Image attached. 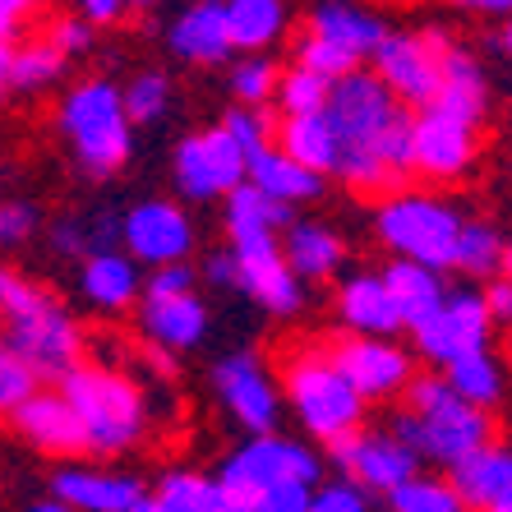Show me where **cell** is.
<instances>
[{"instance_id": "obj_1", "label": "cell", "mask_w": 512, "mask_h": 512, "mask_svg": "<svg viewBox=\"0 0 512 512\" xmlns=\"http://www.w3.org/2000/svg\"><path fill=\"white\" fill-rule=\"evenodd\" d=\"M323 120H328V148H333L328 176L346 180L351 190L388 194L416 176V162H411L416 116L374 70L356 65L337 74L323 102Z\"/></svg>"}, {"instance_id": "obj_2", "label": "cell", "mask_w": 512, "mask_h": 512, "mask_svg": "<svg viewBox=\"0 0 512 512\" xmlns=\"http://www.w3.org/2000/svg\"><path fill=\"white\" fill-rule=\"evenodd\" d=\"M0 342L37 374V383H60L84 360V333L74 314L51 291L0 268Z\"/></svg>"}, {"instance_id": "obj_3", "label": "cell", "mask_w": 512, "mask_h": 512, "mask_svg": "<svg viewBox=\"0 0 512 512\" xmlns=\"http://www.w3.org/2000/svg\"><path fill=\"white\" fill-rule=\"evenodd\" d=\"M393 434L420 457V466H453L494 434L485 406L457 397L443 374H411L402 393Z\"/></svg>"}, {"instance_id": "obj_4", "label": "cell", "mask_w": 512, "mask_h": 512, "mask_svg": "<svg viewBox=\"0 0 512 512\" xmlns=\"http://www.w3.org/2000/svg\"><path fill=\"white\" fill-rule=\"evenodd\" d=\"M60 393L70 397L79 429H84V453L97 457H116L130 453L134 443L148 434V406L143 393L130 379L111 365H74L60 379Z\"/></svg>"}, {"instance_id": "obj_5", "label": "cell", "mask_w": 512, "mask_h": 512, "mask_svg": "<svg viewBox=\"0 0 512 512\" xmlns=\"http://www.w3.org/2000/svg\"><path fill=\"white\" fill-rule=\"evenodd\" d=\"M282 397L300 416L305 434L319 443H333L365 425V397L342 374L328 346H300L282 360Z\"/></svg>"}, {"instance_id": "obj_6", "label": "cell", "mask_w": 512, "mask_h": 512, "mask_svg": "<svg viewBox=\"0 0 512 512\" xmlns=\"http://www.w3.org/2000/svg\"><path fill=\"white\" fill-rule=\"evenodd\" d=\"M60 134L70 143L79 171L93 180H107L130 157V116L120 102V88L111 79H84L60 102Z\"/></svg>"}, {"instance_id": "obj_7", "label": "cell", "mask_w": 512, "mask_h": 512, "mask_svg": "<svg viewBox=\"0 0 512 512\" xmlns=\"http://www.w3.org/2000/svg\"><path fill=\"white\" fill-rule=\"evenodd\" d=\"M213 480L222 489V512H259V499L268 489L319 485L323 457L310 443L282 439L277 429H268V434H250V443L236 448Z\"/></svg>"}, {"instance_id": "obj_8", "label": "cell", "mask_w": 512, "mask_h": 512, "mask_svg": "<svg viewBox=\"0 0 512 512\" xmlns=\"http://www.w3.org/2000/svg\"><path fill=\"white\" fill-rule=\"evenodd\" d=\"M374 231L397 259H416L425 268H453L462 217L434 194H393L379 203Z\"/></svg>"}, {"instance_id": "obj_9", "label": "cell", "mask_w": 512, "mask_h": 512, "mask_svg": "<svg viewBox=\"0 0 512 512\" xmlns=\"http://www.w3.org/2000/svg\"><path fill=\"white\" fill-rule=\"evenodd\" d=\"M231 254H236V286L259 305V310L277 314H300L305 305V282L291 273L282 245H277V231H259V236H236L231 240Z\"/></svg>"}, {"instance_id": "obj_10", "label": "cell", "mask_w": 512, "mask_h": 512, "mask_svg": "<svg viewBox=\"0 0 512 512\" xmlns=\"http://www.w3.org/2000/svg\"><path fill=\"white\" fill-rule=\"evenodd\" d=\"M489 323L494 319H489L480 291H471V286H448L439 300V310L411 328V342H416V351L429 365H448L453 356L480 351V346L489 342Z\"/></svg>"}, {"instance_id": "obj_11", "label": "cell", "mask_w": 512, "mask_h": 512, "mask_svg": "<svg viewBox=\"0 0 512 512\" xmlns=\"http://www.w3.org/2000/svg\"><path fill=\"white\" fill-rule=\"evenodd\" d=\"M328 457L337 462L342 476H351L360 489H374V499H383L388 489H397L411 471H420V457L397 439L393 429H351L342 439L328 443Z\"/></svg>"}, {"instance_id": "obj_12", "label": "cell", "mask_w": 512, "mask_h": 512, "mask_svg": "<svg viewBox=\"0 0 512 512\" xmlns=\"http://www.w3.org/2000/svg\"><path fill=\"white\" fill-rule=\"evenodd\" d=\"M245 148L231 139L222 125L217 130H203L180 139L176 148V185L185 199L194 203H213V199H227L245 180Z\"/></svg>"}, {"instance_id": "obj_13", "label": "cell", "mask_w": 512, "mask_h": 512, "mask_svg": "<svg viewBox=\"0 0 512 512\" xmlns=\"http://www.w3.org/2000/svg\"><path fill=\"white\" fill-rule=\"evenodd\" d=\"M443 33H388L374 47V74L402 97L406 107H429L443 70Z\"/></svg>"}, {"instance_id": "obj_14", "label": "cell", "mask_w": 512, "mask_h": 512, "mask_svg": "<svg viewBox=\"0 0 512 512\" xmlns=\"http://www.w3.org/2000/svg\"><path fill=\"white\" fill-rule=\"evenodd\" d=\"M217 397L227 406L236 425H245L250 434H268L277 429V416H282V393H277L273 374L254 351H231V356L217 360L213 370Z\"/></svg>"}, {"instance_id": "obj_15", "label": "cell", "mask_w": 512, "mask_h": 512, "mask_svg": "<svg viewBox=\"0 0 512 512\" xmlns=\"http://www.w3.org/2000/svg\"><path fill=\"white\" fill-rule=\"evenodd\" d=\"M120 240H125V254H134L143 268H157V263L190 259L194 222L185 217L180 203L148 199V203H134L130 213L120 217Z\"/></svg>"}, {"instance_id": "obj_16", "label": "cell", "mask_w": 512, "mask_h": 512, "mask_svg": "<svg viewBox=\"0 0 512 512\" xmlns=\"http://www.w3.org/2000/svg\"><path fill=\"white\" fill-rule=\"evenodd\" d=\"M411 162H416V176L425 180H457L476 162V120L420 107L411 125Z\"/></svg>"}, {"instance_id": "obj_17", "label": "cell", "mask_w": 512, "mask_h": 512, "mask_svg": "<svg viewBox=\"0 0 512 512\" xmlns=\"http://www.w3.org/2000/svg\"><path fill=\"white\" fill-rule=\"evenodd\" d=\"M333 360L342 365V374L356 383V393L365 402H388L406 388L411 379V356L402 346H393L388 337H370V333H351L342 342L328 346Z\"/></svg>"}, {"instance_id": "obj_18", "label": "cell", "mask_w": 512, "mask_h": 512, "mask_svg": "<svg viewBox=\"0 0 512 512\" xmlns=\"http://www.w3.org/2000/svg\"><path fill=\"white\" fill-rule=\"evenodd\" d=\"M51 494L70 512H153V489L139 476L97 466H60L51 476Z\"/></svg>"}, {"instance_id": "obj_19", "label": "cell", "mask_w": 512, "mask_h": 512, "mask_svg": "<svg viewBox=\"0 0 512 512\" xmlns=\"http://www.w3.org/2000/svg\"><path fill=\"white\" fill-rule=\"evenodd\" d=\"M143 342L162 356H185L208 337V305L199 291H176V296H143L139 305Z\"/></svg>"}, {"instance_id": "obj_20", "label": "cell", "mask_w": 512, "mask_h": 512, "mask_svg": "<svg viewBox=\"0 0 512 512\" xmlns=\"http://www.w3.org/2000/svg\"><path fill=\"white\" fill-rule=\"evenodd\" d=\"M448 480L462 494L466 508L480 512H512V448L485 439L480 448L448 466Z\"/></svg>"}, {"instance_id": "obj_21", "label": "cell", "mask_w": 512, "mask_h": 512, "mask_svg": "<svg viewBox=\"0 0 512 512\" xmlns=\"http://www.w3.org/2000/svg\"><path fill=\"white\" fill-rule=\"evenodd\" d=\"M10 420L37 453H79V448H84V429H79V416H74V406L65 393L33 388V393L10 411Z\"/></svg>"}, {"instance_id": "obj_22", "label": "cell", "mask_w": 512, "mask_h": 512, "mask_svg": "<svg viewBox=\"0 0 512 512\" xmlns=\"http://www.w3.org/2000/svg\"><path fill=\"white\" fill-rule=\"evenodd\" d=\"M79 291H84V300L93 310L125 314L143 296V263L134 254L116 250V245L93 250L84 259V273H79Z\"/></svg>"}, {"instance_id": "obj_23", "label": "cell", "mask_w": 512, "mask_h": 512, "mask_svg": "<svg viewBox=\"0 0 512 512\" xmlns=\"http://www.w3.org/2000/svg\"><path fill=\"white\" fill-rule=\"evenodd\" d=\"M245 180L282 203H314L323 194V180L328 176L305 167L300 157H291L282 143H263V148L250 153V162H245Z\"/></svg>"}, {"instance_id": "obj_24", "label": "cell", "mask_w": 512, "mask_h": 512, "mask_svg": "<svg viewBox=\"0 0 512 512\" xmlns=\"http://www.w3.org/2000/svg\"><path fill=\"white\" fill-rule=\"evenodd\" d=\"M167 47L190 65H222L231 56V33H227V14L222 0H194L190 10L180 14L167 33Z\"/></svg>"}, {"instance_id": "obj_25", "label": "cell", "mask_w": 512, "mask_h": 512, "mask_svg": "<svg viewBox=\"0 0 512 512\" xmlns=\"http://www.w3.org/2000/svg\"><path fill=\"white\" fill-rule=\"evenodd\" d=\"M310 33L337 42V47L351 51V56L365 65V60L374 56V47H379L383 37H388V24H383L374 10L356 5V0H314Z\"/></svg>"}, {"instance_id": "obj_26", "label": "cell", "mask_w": 512, "mask_h": 512, "mask_svg": "<svg viewBox=\"0 0 512 512\" xmlns=\"http://www.w3.org/2000/svg\"><path fill=\"white\" fill-rule=\"evenodd\" d=\"M282 231H286L282 254L300 282H328L342 268L346 245L328 222H286Z\"/></svg>"}, {"instance_id": "obj_27", "label": "cell", "mask_w": 512, "mask_h": 512, "mask_svg": "<svg viewBox=\"0 0 512 512\" xmlns=\"http://www.w3.org/2000/svg\"><path fill=\"white\" fill-rule=\"evenodd\" d=\"M337 314L351 333H370V337H393L402 333V314L393 305V291L383 277H351L337 291Z\"/></svg>"}, {"instance_id": "obj_28", "label": "cell", "mask_w": 512, "mask_h": 512, "mask_svg": "<svg viewBox=\"0 0 512 512\" xmlns=\"http://www.w3.org/2000/svg\"><path fill=\"white\" fill-rule=\"evenodd\" d=\"M485 70H480V60L471 56V51L462 47H443V70H439V88H434V102L429 107H439V111H453V116L462 120H476L485 116Z\"/></svg>"}, {"instance_id": "obj_29", "label": "cell", "mask_w": 512, "mask_h": 512, "mask_svg": "<svg viewBox=\"0 0 512 512\" xmlns=\"http://www.w3.org/2000/svg\"><path fill=\"white\" fill-rule=\"evenodd\" d=\"M383 282H388V291H393V305H397V314H402V328H416L420 319H429V314L439 310L443 291H448L439 268H425V263H416V259H393L388 263V273H383Z\"/></svg>"}, {"instance_id": "obj_30", "label": "cell", "mask_w": 512, "mask_h": 512, "mask_svg": "<svg viewBox=\"0 0 512 512\" xmlns=\"http://www.w3.org/2000/svg\"><path fill=\"white\" fill-rule=\"evenodd\" d=\"M231 47L268 51L286 33V0H222Z\"/></svg>"}, {"instance_id": "obj_31", "label": "cell", "mask_w": 512, "mask_h": 512, "mask_svg": "<svg viewBox=\"0 0 512 512\" xmlns=\"http://www.w3.org/2000/svg\"><path fill=\"white\" fill-rule=\"evenodd\" d=\"M65 51L42 37L33 47H14L10 60H5V74H0V97H19V93H42L65 74Z\"/></svg>"}, {"instance_id": "obj_32", "label": "cell", "mask_w": 512, "mask_h": 512, "mask_svg": "<svg viewBox=\"0 0 512 512\" xmlns=\"http://www.w3.org/2000/svg\"><path fill=\"white\" fill-rule=\"evenodd\" d=\"M291 222V203L263 194L259 185L240 180L236 190L227 194V213H222V227H227V240L236 236H259V231H282Z\"/></svg>"}, {"instance_id": "obj_33", "label": "cell", "mask_w": 512, "mask_h": 512, "mask_svg": "<svg viewBox=\"0 0 512 512\" xmlns=\"http://www.w3.org/2000/svg\"><path fill=\"white\" fill-rule=\"evenodd\" d=\"M439 374H443V383H448L457 397H466L471 406H485L489 411V406L503 397V370L485 346H480V351H462V356H453L448 365H439Z\"/></svg>"}, {"instance_id": "obj_34", "label": "cell", "mask_w": 512, "mask_h": 512, "mask_svg": "<svg viewBox=\"0 0 512 512\" xmlns=\"http://www.w3.org/2000/svg\"><path fill=\"white\" fill-rule=\"evenodd\" d=\"M120 240V222L107 213H65L51 227V250L65 259H88L93 250H107Z\"/></svg>"}, {"instance_id": "obj_35", "label": "cell", "mask_w": 512, "mask_h": 512, "mask_svg": "<svg viewBox=\"0 0 512 512\" xmlns=\"http://www.w3.org/2000/svg\"><path fill=\"white\" fill-rule=\"evenodd\" d=\"M153 489V512H222V489L199 471H167Z\"/></svg>"}, {"instance_id": "obj_36", "label": "cell", "mask_w": 512, "mask_h": 512, "mask_svg": "<svg viewBox=\"0 0 512 512\" xmlns=\"http://www.w3.org/2000/svg\"><path fill=\"white\" fill-rule=\"evenodd\" d=\"M273 143H282L291 157H300L305 167H314V171H323V176H328V157H333V148H328V120H323V111L282 116V120H277Z\"/></svg>"}, {"instance_id": "obj_37", "label": "cell", "mask_w": 512, "mask_h": 512, "mask_svg": "<svg viewBox=\"0 0 512 512\" xmlns=\"http://www.w3.org/2000/svg\"><path fill=\"white\" fill-rule=\"evenodd\" d=\"M383 503L397 512H462V494L453 489V480L443 476H425V471H411L397 489L383 494Z\"/></svg>"}, {"instance_id": "obj_38", "label": "cell", "mask_w": 512, "mask_h": 512, "mask_svg": "<svg viewBox=\"0 0 512 512\" xmlns=\"http://www.w3.org/2000/svg\"><path fill=\"white\" fill-rule=\"evenodd\" d=\"M453 268H462L466 277H494L503 268V236L489 222H462L457 231V259Z\"/></svg>"}, {"instance_id": "obj_39", "label": "cell", "mask_w": 512, "mask_h": 512, "mask_svg": "<svg viewBox=\"0 0 512 512\" xmlns=\"http://www.w3.org/2000/svg\"><path fill=\"white\" fill-rule=\"evenodd\" d=\"M328 88H333V79H323V74L305 70V65H291V70L277 74V111L282 116H305V111H323V102H328Z\"/></svg>"}, {"instance_id": "obj_40", "label": "cell", "mask_w": 512, "mask_h": 512, "mask_svg": "<svg viewBox=\"0 0 512 512\" xmlns=\"http://www.w3.org/2000/svg\"><path fill=\"white\" fill-rule=\"evenodd\" d=\"M120 102H125V116H130V125H153V120L167 116L171 107V84L167 74H134L130 84L120 88Z\"/></svg>"}, {"instance_id": "obj_41", "label": "cell", "mask_w": 512, "mask_h": 512, "mask_svg": "<svg viewBox=\"0 0 512 512\" xmlns=\"http://www.w3.org/2000/svg\"><path fill=\"white\" fill-rule=\"evenodd\" d=\"M277 65L263 51H254V56H245L231 70V93H236V102H245V107H268L277 93Z\"/></svg>"}, {"instance_id": "obj_42", "label": "cell", "mask_w": 512, "mask_h": 512, "mask_svg": "<svg viewBox=\"0 0 512 512\" xmlns=\"http://www.w3.org/2000/svg\"><path fill=\"white\" fill-rule=\"evenodd\" d=\"M296 65L323 74V79H337V74L356 70L360 60L351 56V51H342L337 42H328V37H319V33H310V28H305V37L296 42Z\"/></svg>"}, {"instance_id": "obj_43", "label": "cell", "mask_w": 512, "mask_h": 512, "mask_svg": "<svg viewBox=\"0 0 512 512\" xmlns=\"http://www.w3.org/2000/svg\"><path fill=\"white\" fill-rule=\"evenodd\" d=\"M222 130L231 134V139L245 148V157L254 153V148H263V143H273L277 125L273 116H268V107H245V102H236V107L222 116Z\"/></svg>"}, {"instance_id": "obj_44", "label": "cell", "mask_w": 512, "mask_h": 512, "mask_svg": "<svg viewBox=\"0 0 512 512\" xmlns=\"http://www.w3.org/2000/svg\"><path fill=\"white\" fill-rule=\"evenodd\" d=\"M370 508H374V494L360 489L351 476L319 480V485H314V499H310V512H370Z\"/></svg>"}, {"instance_id": "obj_45", "label": "cell", "mask_w": 512, "mask_h": 512, "mask_svg": "<svg viewBox=\"0 0 512 512\" xmlns=\"http://www.w3.org/2000/svg\"><path fill=\"white\" fill-rule=\"evenodd\" d=\"M33 388H37V374L28 370L19 356H14L10 346L0 342V416H10L14 406L24 402Z\"/></svg>"}, {"instance_id": "obj_46", "label": "cell", "mask_w": 512, "mask_h": 512, "mask_svg": "<svg viewBox=\"0 0 512 512\" xmlns=\"http://www.w3.org/2000/svg\"><path fill=\"white\" fill-rule=\"evenodd\" d=\"M37 227H42V217H37L33 203H24V199L0 203V250H14V245L33 240Z\"/></svg>"}, {"instance_id": "obj_47", "label": "cell", "mask_w": 512, "mask_h": 512, "mask_svg": "<svg viewBox=\"0 0 512 512\" xmlns=\"http://www.w3.org/2000/svg\"><path fill=\"white\" fill-rule=\"evenodd\" d=\"M194 282H199V268H190V259L157 263L153 273L143 277V296H176V291H194Z\"/></svg>"}, {"instance_id": "obj_48", "label": "cell", "mask_w": 512, "mask_h": 512, "mask_svg": "<svg viewBox=\"0 0 512 512\" xmlns=\"http://www.w3.org/2000/svg\"><path fill=\"white\" fill-rule=\"evenodd\" d=\"M51 42H56L65 56H84L88 47H93V24H88L84 14H65V19H56L51 24Z\"/></svg>"}, {"instance_id": "obj_49", "label": "cell", "mask_w": 512, "mask_h": 512, "mask_svg": "<svg viewBox=\"0 0 512 512\" xmlns=\"http://www.w3.org/2000/svg\"><path fill=\"white\" fill-rule=\"evenodd\" d=\"M480 296H485L489 319H494V323H512V282H508V277H494Z\"/></svg>"}, {"instance_id": "obj_50", "label": "cell", "mask_w": 512, "mask_h": 512, "mask_svg": "<svg viewBox=\"0 0 512 512\" xmlns=\"http://www.w3.org/2000/svg\"><path fill=\"white\" fill-rule=\"evenodd\" d=\"M199 277H208L213 286H236V254H231V245H227V250L208 254V259H203V268H199Z\"/></svg>"}, {"instance_id": "obj_51", "label": "cell", "mask_w": 512, "mask_h": 512, "mask_svg": "<svg viewBox=\"0 0 512 512\" xmlns=\"http://www.w3.org/2000/svg\"><path fill=\"white\" fill-rule=\"evenodd\" d=\"M70 5H74V14H84L93 28L116 24L120 14H125V0H70Z\"/></svg>"}, {"instance_id": "obj_52", "label": "cell", "mask_w": 512, "mask_h": 512, "mask_svg": "<svg viewBox=\"0 0 512 512\" xmlns=\"http://www.w3.org/2000/svg\"><path fill=\"white\" fill-rule=\"evenodd\" d=\"M42 0H0V19H10V24H24L28 14L37 10Z\"/></svg>"}, {"instance_id": "obj_53", "label": "cell", "mask_w": 512, "mask_h": 512, "mask_svg": "<svg viewBox=\"0 0 512 512\" xmlns=\"http://www.w3.org/2000/svg\"><path fill=\"white\" fill-rule=\"evenodd\" d=\"M14 28H19V24L0 19V74H5V60H10V51H14Z\"/></svg>"}, {"instance_id": "obj_54", "label": "cell", "mask_w": 512, "mask_h": 512, "mask_svg": "<svg viewBox=\"0 0 512 512\" xmlns=\"http://www.w3.org/2000/svg\"><path fill=\"white\" fill-rule=\"evenodd\" d=\"M457 5H466V10H485V14H499V10H508L503 0H457Z\"/></svg>"}, {"instance_id": "obj_55", "label": "cell", "mask_w": 512, "mask_h": 512, "mask_svg": "<svg viewBox=\"0 0 512 512\" xmlns=\"http://www.w3.org/2000/svg\"><path fill=\"white\" fill-rule=\"evenodd\" d=\"M499 273L512 282V245H503V268H499Z\"/></svg>"}, {"instance_id": "obj_56", "label": "cell", "mask_w": 512, "mask_h": 512, "mask_svg": "<svg viewBox=\"0 0 512 512\" xmlns=\"http://www.w3.org/2000/svg\"><path fill=\"white\" fill-rule=\"evenodd\" d=\"M157 0H125V10H153Z\"/></svg>"}, {"instance_id": "obj_57", "label": "cell", "mask_w": 512, "mask_h": 512, "mask_svg": "<svg viewBox=\"0 0 512 512\" xmlns=\"http://www.w3.org/2000/svg\"><path fill=\"white\" fill-rule=\"evenodd\" d=\"M503 47H508V56H512V19H508V28H503Z\"/></svg>"}, {"instance_id": "obj_58", "label": "cell", "mask_w": 512, "mask_h": 512, "mask_svg": "<svg viewBox=\"0 0 512 512\" xmlns=\"http://www.w3.org/2000/svg\"><path fill=\"white\" fill-rule=\"evenodd\" d=\"M503 5H508V10H512V0H503Z\"/></svg>"}]
</instances>
